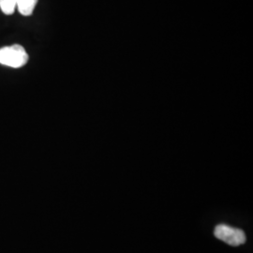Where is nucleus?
I'll use <instances>...</instances> for the list:
<instances>
[{"label": "nucleus", "instance_id": "nucleus-3", "mask_svg": "<svg viewBox=\"0 0 253 253\" xmlns=\"http://www.w3.org/2000/svg\"><path fill=\"white\" fill-rule=\"evenodd\" d=\"M38 0H16V7L19 12L24 16H29L33 13Z\"/></svg>", "mask_w": 253, "mask_h": 253}, {"label": "nucleus", "instance_id": "nucleus-1", "mask_svg": "<svg viewBox=\"0 0 253 253\" xmlns=\"http://www.w3.org/2000/svg\"><path fill=\"white\" fill-rule=\"evenodd\" d=\"M28 61L25 48L19 44L6 46L0 49V64L11 68H21Z\"/></svg>", "mask_w": 253, "mask_h": 253}, {"label": "nucleus", "instance_id": "nucleus-2", "mask_svg": "<svg viewBox=\"0 0 253 253\" xmlns=\"http://www.w3.org/2000/svg\"><path fill=\"white\" fill-rule=\"evenodd\" d=\"M214 235L217 239L233 247H238L245 244L247 239L243 230L229 226L226 224H218L215 227Z\"/></svg>", "mask_w": 253, "mask_h": 253}, {"label": "nucleus", "instance_id": "nucleus-4", "mask_svg": "<svg viewBox=\"0 0 253 253\" xmlns=\"http://www.w3.org/2000/svg\"><path fill=\"white\" fill-rule=\"evenodd\" d=\"M0 8L5 14H12L16 8V0H0Z\"/></svg>", "mask_w": 253, "mask_h": 253}]
</instances>
